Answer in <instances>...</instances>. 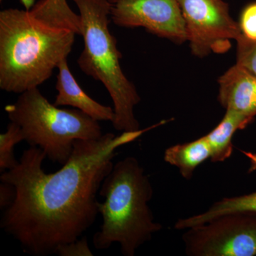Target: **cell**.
Masks as SVG:
<instances>
[{
    "instance_id": "1",
    "label": "cell",
    "mask_w": 256,
    "mask_h": 256,
    "mask_svg": "<svg viewBox=\"0 0 256 256\" xmlns=\"http://www.w3.org/2000/svg\"><path fill=\"white\" fill-rule=\"evenodd\" d=\"M160 122L120 136L106 133L97 140H78L72 156L56 172L43 169L46 156L40 148L23 152L18 164L2 173L1 182L15 188L0 226L34 256L55 254L64 244L80 238L99 214L98 192L110 172L118 148L134 142Z\"/></svg>"
},
{
    "instance_id": "2",
    "label": "cell",
    "mask_w": 256,
    "mask_h": 256,
    "mask_svg": "<svg viewBox=\"0 0 256 256\" xmlns=\"http://www.w3.org/2000/svg\"><path fill=\"white\" fill-rule=\"evenodd\" d=\"M76 35L30 10L0 12V88L21 94L41 86L72 52Z\"/></svg>"
},
{
    "instance_id": "3",
    "label": "cell",
    "mask_w": 256,
    "mask_h": 256,
    "mask_svg": "<svg viewBox=\"0 0 256 256\" xmlns=\"http://www.w3.org/2000/svg\"><path fill=\"white\" fill-rule=\"evenodd\" d=\"M99 214L102 224L94 234L92 244L97 250H106L118 242L124 256L136 250L162 228L154 220L148 203L153 188L148 175L134 156H127L114 165L102 181Z\"/></svg>"
},
{
    "instance_id": "4",
    "label": "cell",
    "mask_w": 256,
    "mask_h": 256,
    "mask_svg": "<svg viewBox=\"0 0 256 256\" xmlns=\"http://www.w3.org/2000/svg\"><path fill=\"white\" fill-rule=\"evenodd\" d=\"M72 1L78 9L84 42L77 60L79 68L107 89L114 104V129L121 132L139 130L134 110L141 98L122 70V55L116 37L109 30L112 4L108 0Z\"/></svg>"
},
{
    "instance_id": "5",
    "label": "cell",
    "mask_w": 256,
    "mask_h": 256,
    "mask_svg": "<svg viewBox=\"0 0 256 256\" xmlns=\"http://www.w3.org/2000/svg\"><path fill=\"white\" fill-rule=\"evenodd\" d=\"M4 110L10 120L21 128L24 141L62 166L72 156L76 141L97 140L104 134L98 121L78 109L60 108L38 88L20 94Z\"/></svg>"
},
{
    "instance_id": "6",
    "label": "cell",
    "mask_w": 256,
    "mask_h": 256,
    "mask_svg": "<svg viewBox=\"0 0 256 256\" xmlns=\"http://www.w3.org/2000/svg\"><path fill=\"white\" fill-rule=\"evenodd\" d=\"M185 252L191 256H256V212L227 214L188 228Z\"/></svg>"
},
{
    "instance_id": "7",
    "label": "cell",
    "mask_w": 256,
    "mask_h": 256,
    "mask_svg": "<svg viewBox=\"0 0 256 256\" xmlns=\"http://www.w3.org/2000/svg\"><path fill=\"white\" fill-rule=\"evenodd\" d=\"M192 53L198 58L223 54L242 36L224 0H178Z\"/></svg>"
},
{
    "instance_id": "8",
    "label": "cell",
    "mask_w": 256,
    "mask_h": 256,
    "mask_svg": "<svg viewBox=\"0 0 256 256\" xmlns=\"http://www.w3.org/2000/svg\"><path fill=\"white\" fill-rule=\"evenodd\" d=\"M110 20L116 26L144 28L174 43L188 41L178 0H116L111 6Z\"/></svg>"
},
{
    "instance_id": "9",
    "label": "cell",
    "mask_w": 256,
    "mask_h": 256,
    "mask_svg": "<svg viewBox=\"0 0 256 256\" xmlns=\"http://www.w3.org/2000/svg\"><path fill=\"white\" fill-rule=\"evenodd\" d=\"M218 84L220 105L252 122L256 117V74L236 63L220 76Z\"/></svg>"
},
{
    "instance_id": "10",
    "label": "cell",
    "mask_w": 256,
    "mask_h": 256,
    "mask_svg": "<svg viewBox=\"0 0 256 256\" xmlns=\"http://www.w3.org/2000/svg\"><path fill=\"white\" fill-rule=\"evenodd\" d=\"M58 74L56 84V97L54 105L72 106L97 121H114V109L99 104L88 95L79 86L70 72L67 58L62 60L58 66Z\"/></svg>"
},
{
    "instance_id": "11",
    "label": "cell",
    "mask_w": 256,
    "mask_h": 256,
    "mask_svg": "<svg viewBox=\"0 0 256 256\" xmlns=\"http://www.w3.org/2000/svg\"><path fill=\"white\" fill-rule=\"evenodd\" d=\"M210 156V144L204 136L192 142L170 146L164 152V160L176 166L184 178L190 180L194 170Z\"/></svg>"
},
{
    "instance_id": "12",
    "label": "cell",
    "mask_w": 256,
    "mask_h": 256,
    "mask_svg": "<svg viewBox=\"0 0 256 256\" xmlns=\"http://www.w3.org/2000/svg\"><path fill=\"white\" fill-rule=\"evenodd\" d=\"M250 121L240 114L230 110H226L223 118L206 137L210 144L213 162H222L232 156L233 152L232 140L238 130L244 129Z\"/></svg>"
},
{
    "instance_id": "13",
    "label": "cell",
    "mask_w": 256,
    "mask_h": 256,
    "mask_svg": "<svg viewBox=\"0 0 256 256\" xmlns=\"http://www.w3.org/2000/svg\"><path fill=\"white\" fill-rule=\"evenodd\" d=\"M242 212H256V192L242 196L224 198L216 202L204 213L178 220L174 228L178 230L188 229L206 223L220 216Z\"/></svg>"
},
{
    "instance_id": "14",
    "label": "cell",
    "mask_w": 256,
    "mask_h": 256,
    "mask_svg": "<svg viewBox=\"0 0 256 256\" xmlns=\"http://www.w3.org/2000/svg\"><path fill=\"white\" fill-rule=\"evenodd\" d=\"M30 11L35 18L48 24L66 28L82 36L80 15L70 9L66 0H38Z\"/></svg>"
},
{
    "instance_id": "15",
    "label": "cell",
    "mask_w": 256,
    "mask_h": 256,
    "mask_svg": "<svg viewBox=\"0 0 256 256\" xmlns=\"http://www.w3.org/2000/svg\"><path fill=\"white\" fill-rule=\"evenodd\" d=\"M22 141H24V137L21 128L10 121L6 132L0 134V172L2 173L13 169L18 164L14 148L16 144Z\"/></svg>"
},
{
    "instance_id": "16",
    "label": "cell",
    "mask_w": 256,
    "mask_h": 256,
    "mask_svg": "<svg viewBox=\"0 0 256 256\" xmlns=\"http://www.w3.org/2000/svg\"><path fill=\"white\" fill-rule=\"evenodd\" d=\"M236 42V63L256 74V41L242 36Z\"/></svg>"
},
{
    "instance_id": "17",
    "label": "cell",
    "mask_w": 256,
    "mask_h": 256,
    "mask_svg": "<svg viewBox=\"0 0 256 256\" xmlns=\"http://www.w3.org/2000/svg\"><path fill=\"white\" fill-rule=\"evenodd\" d=\"M238 24L242 36L250 41H256V2L242 10Z\"/></svg>"
},
{
    "instance_id": "18",
    "label": "cell",
    "mask_w": 256,
    "mask_h": 256,
    "mask_svg": "<svg viewBox=\"0 0 256 256\" xmlns=\"http://www.w3.org/2000/svg\"><path fill=\"white\" fill-rule=\"evenodd\" d=\"M55 254L60 256H94L86 237L60 246L57 248Z\"/></svg>"
},
{
    "instance_id": "19",
    "label": "cell",
    "mask_w": 256,
    "mask_h": 256,
    "mask_svg": "<svg viewBox=\"0 0 256 256\" xmlns=\"http://www.w3.org/2000/svg\"><path fill=\"white\" fill-rule=\"evenodd\" d=\"M0 184V208H6L15 198V188L11 184L1 182Z\"/></svg>"
},
{
    "instance_id": "20",
    "label": "cell",
    "mask_w": 256,
    "mask_h": 256,
    "mask_svg": "<svg viewBox=\"0 0 256 256\" xmlns=\"http://www.w3.org/2000/svg\"><path fill=\"white\" fill-rule=\"evenodd\" d=\"M22 4L24 6L26 10H30L33 8L34 5L35 4L36 2L35 0H20ZM0 2H2V0H0Z\"/></svg>"
},
{
    "instance_id": "21",
    "label": "cell",
    "mask_w": 256,
    "mask_h": 256,
    "mask_svg": "<svg viewBox=\"0 0 256 256\" xmlns=\"http://www.w3.org/2000/svg\"><path fill=\"white\" fill-rule=\"evenodd\" d=\"M108 1L110 2L111 4H112V3H114V2L116 1V0H108Z\"/></svg>"
}]
</instances>
